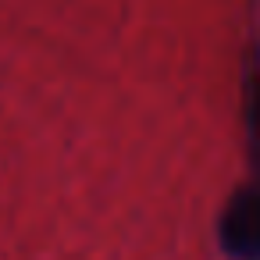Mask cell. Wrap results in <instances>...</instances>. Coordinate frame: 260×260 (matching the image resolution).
<instances>
[{
    "mask_svg": "<svg viewBox=\"0 0 260 260\" xmlns=\"http://www.w3.org/2000/svg\"><path fill=\"white\" fill-rule=\"evenodd\" d=\"M221 242L235 260H260V178L232 196L221 217Z\"/></svg>",
    "mask_w": 260,
    "mask_h": 260,
    "instance_id": "cell-1",
    "label": "cell"
}]
</instances>
